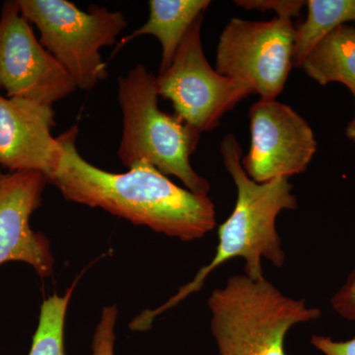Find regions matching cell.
Here are the masks:
<instances>
[{"label": "cell", "mask_w": 355, "mask_h": 355, "mask_svg": "<svg viewBox=\"0 0 355 355\" xmlns=\"http://www.w3.org/2000/svg\"><path fill=\"white\" fill-rule=\"evenodd\" d=\"M211 2L209 0H150L149 17L146 24L116 44L114 53L137 37L150 35L162 46L160 70L169 69L178 48L198 17L205 15Z\"/></svg>", "instance_id": "7c38bea8"}, {"label": "cell", "mask_w": 355, "mask_h": 355, "mask_svg": "<svg viewBox=\"0 0 355 355\" xmlns=\"http://www.w3.org/2000/svg\"><path fill=\"white\" fill-rule=\"evenodd\" d=\"M320 85L340 83L355 94V28L343 25L310 51L301 67Z\"/></svg>", "instance_id": "4fadbf2b"}, {"label": "cell", "mask_w": 355, "mask_h": 355, "mask_svg": "<svg viewBox=\"0 0 355 355\" xmlns=\"http://www.w3.org/2000/svg\"><path fill=\"white\" fill-rule=\"evenodd\" d=\"M202 19L198 17L187 33L169 69L156 76L159 97L171 102L178 118L200 135L218 127L224 114L253 94L209 64L200 37Z\"/></svg>", "instance_id": "8992f818"}, {"label": "cell", "mask_w": 355, "mask_h": 355, "mask_svg": "<svg viewBox=\"0 0 355 355\" xmlns=\"http://www.w3.org/2000/svg\"><path fill=\"white\" fill-rule=\"evenodd\" d=\"M220 153L223 164L234 181L237 200L231 216L219 226L216 256L164 305L135 318L130 324L132 331L150 328L158 315L175 307L193 292L200 291L210 272L225 261L243 259L245 275L256 280L265 277L263 259L277 268L286 263V253L277 230V218L282 210L297 207V198L292 193L293 188L288 179L279 178L266 183L252 180L243 168L241 146L233 135H225L222 139Z\"/></svg>", "instance_id": "7a4b0ae2"}, {"label": "cell", "mask_w": 355, "mask_h": 355, "mask_svg": "<svg viewBox=\"0 0 355 355\" xmlns=\"http://www.w3.org/2000/svg\"><path fill=\"white\" fill-rule=\"evenodd\" d=\"M331 304L340 316L355 321V270L342 288L331 297Z\"/></svg>", "instance_id": "ac0fdd59"}, {"label": "cell", "mask_w": 355, "mask_h": 355, "mask_svg": "<svg viewBox=\"0 0 355 355\" xmlns=\"http://www.w3.org/2000/svg\"><path fill=\"white\" fill-rule=\"evenodd\" d=\"M236 6L246 10H257L261 12L275 11L277 17L292 19L299 15L302 7L307 1L302 0H237Z\"/></svg>", "instance_id": "e0dca14e"}, {"label": "cell", "mask_w": 355, "mask_h": 355, "mask_svg": "<svg viewBox=\"0 0 355 355\" xmlns=\"http://www.w3.org/2000/svg\"><path fill=\"white\" fill-rule=\"evenodd\" d=\"M311 343L324 355H355V338L347 342H336L329 336H313Z\"/></svg>", "instance_id": "d6986e66"}, {"label": "cell", "mask_w": 355, "mask_h": 355, "mask_svg": "<svg viewBox=\"0 0 355 355\" xmlns=\"http://www.w3.org/2000/svg\"><path fill=\"white\" fill-rule=\"evenodd\" d=\"M55 116L51 105L0 94V167L39 172L50 182L62 150L51 135Z\"/></svg>", "instance_id": "8fae6325"}, {"label": "cell", "mask_w": 355, "mask_h": 355, "mask_svg": "<svg viewBox=\"0 0 355 355\" xmlns=\"http://www.w3.org/2000/svg\"><path fill=\"white\" fill-rule=\"evenodd\" d=\"M210 329L220 355H288L287 333L321 311L282 294L263 277L232 275L209 299Z\"/></svg>", "instance_id": "277c9868"}, {"label": "cell", "mask_w": 355, "mask_h": 355, "mask_svg": "<svg viewBox=\"0 0 355 355\" xmlns=\"http://www.w3.org/2000/svg\"><path fill=\"white\" fill-rule=\"evenodd\" d=\"M354 96L355 99V94H354ZM345 133H347V139L352 140V141L355 144V116L354 118L349 121V125H347Z\"/></svg>", "instance_id": "ffe728a7"}, {"label": "cell", "mask_w": 355, "mask_h": 355, "mask_svg": "<svg viewBox=\"0 0 355 355\" xmlns=\"http://www.w3.org/2000/svg\"><path fill=\"white\" fill-rule=\"evenodd\" d=\"M118 308L116 305L103 308L99 323L96 326L92 342V355H114Z\"/></svg>", "instance_id": "2e32d148"}, {"label": "cell", "mask_w": 355, "mask_h": 355, "mask_svg": "<svg viewBox=\"0 0 355 355\" xmlns=\"http://www.w3.org/2000/svg\"><path fill=\"white\" fill-rule=\"evenodd\" d=\"M46 182L39 172L0 169V266L21 261L41 277L53 275L55 260L50 242L30 225L33 212L41 205Z\"/></svg>", "instance_id": "30bf717a"}, {"label": "cell", "mask_w": 355, "mask_h": 355, "mask_svg": "<svg viewBox=\"0 0 355 355\" xmlns=\"http://www.w3.org/2000/svg\"><path fill=\"white\" fill-rule=\"evenodd\" d=\"M156 76L137 64L118 78V99L123 112V135L118 156L127 167L146 161L165 176L181 180L189 191L209 193L210 186L191 165L200 133L176 114L158 106Z\"/></svg>", "instance_id": "3957f363"}, {"label": "cell", "mask_w": 355, "mask_h": 355, "mask_svg": "<svg viewBox=\"0 0 355 355\" xmlns=\"http://www.w3.org/2000/svg\"><path fill=\"white\" fill-rule=\"evenodd\" d=\"M249 118L251 146L241 161L248 176L266 183L307 169L317 141L300 114L277 100L261 99L250 109Z\"/></svg>", "instance_id": "9c48e42d"}, {"label": "cell", "mask_w": 355, "mask_h": 355, "mask_svg": "<svg viewBox=\"0 0 355 355\" xmlns=\"http://www.w3.org/2000/svg\"><path fill=\"white\" fill-rule=\"evenodd\" d=\"M76 284L62 296L46 299L40 312L39 324L28 355H65L64 324Z\"/></svg>", "instance_id": "9a60e30c"}, {"label": "cell", "mask_w": 355, "mask_h": 355, "mask_svg": "<svg viewBox=\"0 0 355 355\" xmlns=\"http://www.w3.org/2000/svg\"><path fill=\"white\" fill-rule=\"evenodd\" d=\"M296 28L291 19L232 18L219 37L216 71L263 100H277L293 67Z\"/></svg>", "instance_id": "52a82bcc"}, {"label": "cell", "mask_w": 355, "mask_h": 355, "mask_svg": "<svg viewBox=\"0 0 355 355\" xmlns=\"http://www.w3.org/2000/svg\"><path fill=\"white\" fill-rule=\"evenodd\" d=\"M0 89L6 97L51 106L77 89L69 72L36 38L17 0L6 1L0 16Z\"/></svg>", "instance_id": "ba28073f"}, {"label": "cell", "mask_w": 355, "mask_h": 355, "mask_svg": "<svg viewBox=\"0 0 355 355\" xmlns=\"http://www.w3.org/2000/svg\"><path fill=\"white\" fill-rule=\"evenodd\" d=\"M20 12L38 28L40 43L73 78L90 91L108 77L100 50L113 46L128 26L123 14L91 6L88 11L65 0H17Z\"/></svg>", "instance_id": "5b68a950"}, {"label": "cell", "mask_w": 355, "mask_h": 355, "mask_svg": "<svg viewBox=\"0 0 355 355\" xmlns=\"http://www.w3.org/2000/svg\"><path fill=\"white\" fill-rule=\"evenodd\" d=\"M307 18L296 28L293 67H300L324 37L347 22H355V0H309Z\"/></svg>", "instance_id": "5bb4252c"}, {"label": "cell", "mask_w": 355, "mask_h": 355, "mask_svg": "<svg viewBox=\"0 0 355 355\" xmlns=\"http://www.w3.org/2000/svg\"><path fill=\"white\" fill-rule=\"evenodd\" d=\"M78 128L58 137L62 156L50 183L67 202L99 207L184 242L202 239L216 226V205L173 183L146 161L114 174L90 164L76 148Z\"/></svg>", "instance_id": "6da1fadb"}]
</instances>
